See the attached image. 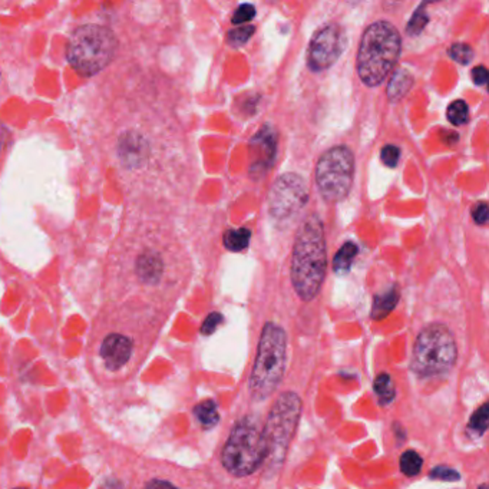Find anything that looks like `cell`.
Listing matches in <instances>:
<instances>
[{"instance_id": "1", "label": "cell", "mask_w": 489, "mask_h": 489, "mask_svg": "<svg viewBox=\"0 0 489 489\" xmlns=\"http://www.w3.org/2000/svg\"><path fill=\"white\" fill-rule=\"evenodd\" d=\"M326 270L324 228L320 219L312 214L298 227L291 257V282L301 300L310 301L317 296Z\"/></svg>"}, {"instance_id": "2", "label": "cell", "mask_w": 489, "mask_h": 489, "mask_svg": "<svg viewBox=\"0 0 489 489\" xmlns=\"http://www.w3.org/2000/svg\"><path fill=\"white\" fill-rule=\"evenodd\" d=\"M402 38L397 29L385 20L368 26L357 52V74L361 82L375 88L382 85L401 55Z\"/></svg>"}, {"instance_id": "3", "label": "cell", "mask_w": 489, "mask_h": 489, "mask_svg": "<svg viewBox=\"0 0 489 489\" xmlns=\"http://www.w3.org/2000/svg\"><path fill=\"white\" fill-rule=\"evenodd\" d=\"M287 336L274 323H267L259 342L249 390L254 401H266L279 387L286 369Z\"/></svg>"}, {"instance_id": "4", "label": "cell", "mask_w": 489, "mask_h": 489, "mask_svg": "<svg viewBox=\"0 0 489 489\" xmlns=\"http://www.w3.org/2000/svg\"><path fill=\"white\" fill-rule=\"evenodd\" d=\"M116 50V38L101 25H82L74 30L68 43V60L79 74L95 75L109 65Z\"/></svg>"}, {"instance_id": "5", "label": "cell", "mask_w": 489, "mask_h": 489, "mask_svg": "<svg viewBox=\"0 0 489 489\" xmlns=\"http://www.w3.org/2000/svg\"><path fill=\"white\" fill-rule=\"evenodd\" d=\"M266 441L263 427L253 418L241 419L231 431L223 449L224 468L234 476H247L266 462Z\"/></svg>"}, {"instance_id": "6", "label": "cell", "mask_w": 489, "mask_h": 489, "mask_svg": "<svg viewBox=\"0 0 489 489\" xmlns=\"http://www.w3.org/2000/svg\"><path fill=\"white\" fill-rule=\"evenodd\" d=\"M456 356V343L450 330L435 323L419 333L413 346L412 369L420 376H439L453 368Z\"/></svg>"}, {"instance_id": "7", "label": "cell", "mask_w": 489, "mask_h": 489, "mask_svg": "<svg viewBox=\"0 0 489 489\" xmlns=\"http://www.w3.org/2000/svg\"><path fill=\"white\" fill-rule=\"evenodd\" d=\"M301 413V401L293 392L283 393L271 408L263 427L267 455L266 462L279 465L284 461L287 448L296 432Z\"/></svg>"}, {"instance_id": "8", "label": "cell", "mask_w": 489, "mask_h": 489, "mask_svg": "<svg viewBox=\"0 0 489 489\" xmlns=\"http://www.w3.org/2000/svg\"><path fill=\"white\" fill-rule=\"evenodd\" d=\"M354 157L350 148L333 146L320 157L316 165V184L326 201L343 200L353 184Z\"/></svg>"}, {"instance_id": "9", "label": "cell", "mask_w": 489, "mask_h": 489, "mask_svg": "<svg viewBox=\"0 0 489 489\" xmlns=\"http://www.w3.org/2000/svg\"><path fill=\"white\" fill-rule=\"evenodd\" d=\"M308 198L309 191L304 179L297 174H284L276 179L270 190V214L280 221L290 220L301 211Z\"/></svg>"}, {"instance_id": "10", "label": "cell", "mask_w": 489, "mask_h": 489, "mask_svg": "<svg viewBox=\"0 0 489 489\" xmlns=\"http://www.w3.org/2000/svg\"><path fill=\"white\" fill-rule=\"evenodd\" d=\"M345 45L346 36L343 29L339 25L331 23L322 27L320 30H317L309 46V68L315 72L329 69L342 55Z\"/></svg>"}, {"instance_id": "11", "label": "cell", "mask_w": 489, "mask_h": 489, "mask_svg": "<svg viewBox=\"0 0 489 489\" xmlns=\"http://www.w3.org/2000/svg\"><path fill=\"white\" fill-rule=\"evenodd\" d=\"M132 353V342L124 334H109L101 347V356L109 371H119Z\"/></svg>"}, {"instance_id": "12", "label": "cell", "mask_w": 489, "mask_h": 489, "mask_svg": "<svg viewBox=\"0 0 489 489\" xmlns=\"http://www.w3.org/2000/svg\"><path fill=\"white\" fill-rule=\"evenodd\" d=\"M137 276L148 284H154L160 282L163 271H164V261L158 253L146 252L142 253L137 260Z\"/></svg>"}, {"instance_id": "13", "label": "cell", "mask_w": 489, "mask_h": 489, "mask_svg": "<svg viewBox=\"0 0 489 489\" xmlns=\"http://www.w3.org/2000/svg\"><path fill=\"white\" fill-rule=\"evenodd\" d=\"M413 85V78L406 69H397L387 83V98L390 102L401 101Z\"/></svg>"}, {"instance_id": "14", "label": "cell", "mask_w": 489, "mask_h": 489, "mask_svg": "<svg viewBox=\"0 0 489 489\" xmlns=\"http://www.w3.org/2000/svg\"><path fill=\"white\" fill-rule=\"evenodd\" d=\"M397 301H399V290L396 289V286L378 294L373 300L372 319L382 320V319L387 317L392 313V310L396 308Z\"/></svg>"}, {"instance_id": "15", "label": "cell", "mask_w": 489, "mask_h": 489, "mask_svg": "<svg viewBox=\"0 0 489 489\" xmlns=\"http://www.w3.org/2000/svg\"><path fill=\"white\" fill-rule=\"evenodd\" d=\"M357 246L354 242L349 241L346 244H343L342 249L338 252V254L334 256L333 259V270L336 274H346L350 267H352V263L354 260V257L357 256Z\"/></svg>"}, {"instance_id": "16", "label": "cell", "mask_w": 489, "mask_h": 489, "mask_svg": "<svg viewBox=\"0 0 489 489\" xmlns=\"http://www.w3.org/2000/svg\"><path fill=\"white\" fill-rule=\"evenodd\" d=\"M252 238V231L249 228L228 230L224 234V246L230 252H242L249 247Z\"/></svg>"}, {"instance_id": "17", "label": "cell", "mask_w": 489, "mask_h": 489, "mask_svg": "<svg viewBox=\"0 0 489 489\" xmlns=\"http://www.w3.org/2000/svg\"><path fill=\"white\" fill-rule=\"evenodd\" d=\"M194 413L198 419V422L204 426V427H212L214 425H217L219 423V419H220V415H219V408H217V404L208 399V401H204L201 404H198L194 409Z\"/></svg>"}, {"instance_id": "18", "label": "cell", "mask_w": 489, "mask_h": 489, "mask_svg": "<svg viewBox=\"0 0 489 489\" xmlns=\"http://www.w3.org/2000/svg\"><path fill=\"white\" fill-rule=\"evenodd\" d=\"M446 118L450 122L452 125L455 127H461L464 124H467L469 119V108L468 104L462 99L453 101L446 111Z\"/></svg>"}, {"instance_id": "19", "label": "cell", "mask_w": 489, "mask_h": 489, "mask_svg": "<svg viewBox=\"0 0 489 489\" xmlns=\"http://www.w3.org/2000/svg\"><path fill=\"white\" fill-rule=\"evenodd\" d=\"M422 457L415 450H406L401 457V469L406 476H416L422 469Z\"/></svg>"}, {"instance_id": "20", "label": "cell", "mask_w": 489, "mask_h": 489, "mask_svg": "<svg viewBox=\"0 0 489 489\" xmlns=\"http://www.w3.org/2000/svg\"><path fill=\"white\" fill-rule=\"evenodd\" d=\"M375 392L379 394L380 399L383 402H390L394 397V387L390 376L387 373H382L375 379Z\"/></svg>"}, {"instance_id": "21", "label": "cell", "mask_w": 489, "mask_h": 489, "mask_svg": "<svg viewBox=\"0 0 489 489\" xmlns=\"http://www.w3.org/2000/svg\"><path fill=\"white\" fill-rule=\"evenodd\" d=\"M254 34V26L253 25H244V26H238L228 32V43L231 46H241L246 43L252 35Z\"/></svg>"}, {"instance_id": "22", "label": "cell", "mask_w": 489, "mask_h": 489, "mask_svg": "<svg viewBox=\"0 0 489 489\" xmlns=\"http://www.w3.org/2000/svg\"><path fill=\"white\" fill-rule=\"evenodd\" d=\"M488 419H489V406L488 404H483L471 418V422H469L471 429H474L475 432L483 434L488 429Z\"/></svg>"}, {"instance_id": "23", "label": "cell", "mask_w": 489, "mask_h": 489, "mask_svg": "<svg viewBox=\"0 0 489 489\" xmlns=\"http://www.w3.org/2000/svg\"><path fill=\"white\" fill-rule=\"evenodd\" d=\"M449 55L452 59H455L456 62H460L462 65H468L472 57H474V50L469 45L465 43H455L449 49Z\"/></svg>"}, {"instance_id": "24", "label": "cell", "mask_w": 489, "mask_h": 489, "mask_svg": "<svg viewBox=\"0 0 489 489\" xmlns=\"http://www.w3.org/2000/svg\"><path fill=\"white\" fill-rule=\"evenodd\" d=\"M425 6L426 5H422L420 8H418V11L415 12V15L412 16V19H411V22L408 25V34L411 36L419 35L423 30V27L426 26L427 20H429V19H427L426 12H425Z\"/></svg>"}, {"instance_id": "25", "label": "cell", "mask_w": 489, "mask_h": 489, "mask_svg": "<svg viewBox=\"0 0 489 489\" xmlns=\"http://www.w3.org/2000/svg\"><path fill=\"white\" fill-rule=\"evenodd\" d=\"M256 16V8L250 4H244L237 8V11L233 15V23L235 26H241L244 23H250Z\"/></svg>"}, {"instance_id": "26", "label": "cell", "mask_w": 489, "mask_h": 489, "mask_svg": "<svg viewBox=\"0 0 489 489\" xmlns=\"http://www.w3.org/2000/svg\"><path fill=\"white\" fill-rule=\"evenodd\" d=\"M399 157H401V151L394 145H385L380 152V158L383 164L390 168H394L397 165V163H399Z\"/></svg>"}, {"instance_id": "27", "label": "cell", "mask_w": 489, "mask_h": 489, "mask_svg": "<svg viewBox=\"0 0 489 489\" xmlns=\"http://www.w3.org/2000/svg\"><path fill=\"white\" fill-rule=\"evenodd\" d=\"M431 478L439 479V481H446V482H453L460 479V474L455 469H450L448 467H436L435 469L431 471Z\"/></svg>"}, {"instance_id": "28", "label": "cell", "mask_w": 489, "mask_h": 489, "mask_svg": "<svg viewBox=\"0 0 489 489\" xmlns=\"http://www.w3.org/2000/svg\"><path fill=\"white\" fill-rule=\"evenodd\" d=\"M223 323V316L220 315V313H211L207 319H205V322L202 323V326H201V333H204V334H211V333H214V331H216L217 330V327L220 326Z\"/></svg>"}, {"instance_id": "29", "label": "cell", "mask_w": 489, "mask_h": 489, "mask_svg": "<svg viewBox=\"0 0 489 489\" xmlns=\"http://www.w3.org/2000/svg\"><path fill=\"white\" fill-rule=\"evenodd\" d=\"M488 216H489V214H488V205H486V202L481 201V202H478V204L474 205V208H472V217H474V220H475L476 224H479V226L485 224V223L488 221Z\"/></svg>"}, {"instance_id": "30", "label": "cell", "mask_w": 489, "mask_h": 489, "mask_svg": "<svg viewBox=\"0 0 489 489\" xmlns=\"http://www.w3.org/2000/svg\"><path fill=\"white\" fill-rule=\"evenodd\" d=\"M488 69L485 67H476L472 71V79L476 85H485L488 81Z\"/></svg>"}, {"instance_id": "31", "label": "cell", "mask_w": 489, "mask_h": 489, "mask_svg": "<svg viewBox=\"0 0 489 489\" xmlns=\"http://www.w3.org/2000/svg\"><path fill=\"white\" fill-rule=\"evenodd\" d=\"M145 489H178L175 488L171 482H167V481H161V479H154V481H151Z\"/></svg>"}, {"instance_id": "32", "label": "cell", "mask_w": 489, "mask_h": 489, "mask_svg": "<svg viewBox=\"0 0 489 489\" xmlns=\"http://www.w3.org/2000/svg\"><path fill=\"white\" fill-rule=\"evenodd\" d=\"M478 489H486V486H481V488H478Z\"/></svg>"}, {"instance_id": "33", "label": "cell", "mask_w": 489, "mask_h": 489, "mask_svg": "<svg viewBox=\"0 0 489 489\" xmlns=\"http://www.w3.org/2000/svg\"><path fill=\"white\" fill-rule=\"evenodd\" d=\"M16 489H27V488H16Z\"/></svg>"}]
</instances>
